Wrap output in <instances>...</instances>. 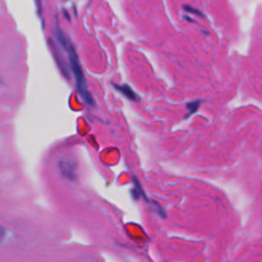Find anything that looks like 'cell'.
Wrapping results in <instances>:
<instances>
[{
    "label": "cell",
    "instance_id": "cell-1",
    "mask_svg": "<svg viewBox=\"0 0 262 262\" xmlns=\"http://www.w3.org/2000/svg\"><path fill=\"white\" fill-rule=\"evenodd\" d=\"M55 34L57 37V40L61 42L63 47L65 48V51H67L68 55H69V61H70V67L74 73V77L76 80V85L77 88L79 90V93L81 94L82 99L86 104H88L89 105H93L94 102L91 98L90 93L87 90V85H86V80L85 77L82 71V68L80 66L78 56H77V53L75 52V48L73 47L72 43L67 39L66 36L63 34V32L60 30L59 28L55 30Z\"/></svg>",
    "mask_w": 262,
    "mask_h": 262
},
{
    "label": "cell",
    "instance_id": "cell-2",
    "mask_svg": "<svg viewBox=\"0 0 262 262\" xmlns=\"http://www.w3.org/2000/svg\"><path fill=\"white\" fill-rule=\"evenodd\" d=\"M59 167L63 175L68 178L73 180L76 177V165L71 160H62L59 163Z\"/></svg>",
    "mask_w": 262,
    "mask_h": 262
},
{
    "label": "cell",
    "instance_id": "cell-3",
    "mask_svg": "<svg viewBox=\"0 0 262 262\" xmlns=\"http://www.w3.org/2000/svg\"><path fill=\"white\" fill-rule=\"evenodd\" d=\"M116 88H117L118 91H120L122 94H124L126 98L131 100V101H138L139 98L137 93H135L129 86L127 85H115Z\"/></svg>",
    "mask_w": 262,
    "mask_h": 262
},
{
    "label": "cell",
    "instance_id": "cell-4",
    "mask_svg": "<svg viewBox=\"0 0 262 262\" xmlns=\"http://www.w3.org/2000/svg\"><path fill=\"white\" fill-rule=\"evenodd\" d=\"M5 236H6V229L0 225V244H1L3 240L5 239Z\"/></svg>",
    "mask_w": 262,
    "mask_h": 262
}]
</instances>
